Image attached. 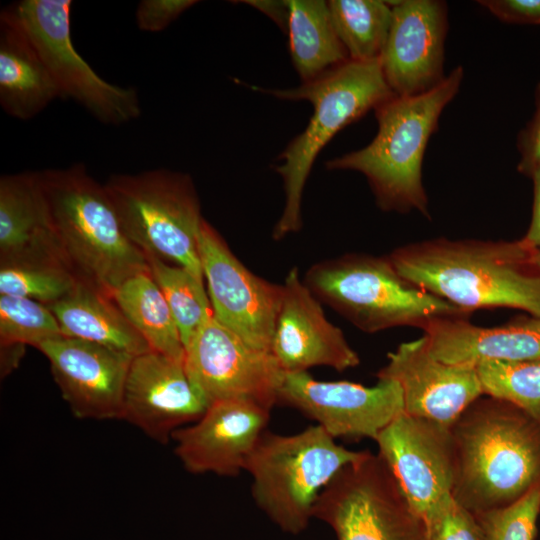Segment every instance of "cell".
Wrapping results in <instances>:
<instances>
[{"mask_svg": "<svg viewBox=\"0 0 540 540\" xmlns=\"http://www.w3.org/2000/svg\"><path fill=\"white\" fill-rule=\"evenodd\" d=\"M531 253L522 240L436 238L387 257L402 277L464 311L503 307L540 317V273Z\"/></svg>", "mask_w": 540, "mask_h": 540, "instance_id": "obj_1", "label": "cell"}, {"mask_svg": "<svg viewBox=\"0 0 540 540\" xmlns=\"http://www.w3.org/2000/svg\"><path fill=\"white\" fill-rule=\"evenodd\" d=\"M57 249L77 278L110 296L149 272L146 256L126 236L104 186L83 165L39 172Z\"/></svg>", "mask_w": 540, "mask_h": 540, "instance_id": "obj_2", "label": "cell"}, {"mask_svg": "<svg viewBox=\"0 0 540 540\" xmlns=\"http://www.w3.org/2000/svg\"><path fill=\"white\" fill-rule=\"evenodd\" d=\"M463 68H454L433 89L414 96H393L374 111L378 131L364 148L326 163L330 170L362 173L386 212L413 210L430 218L422 182V164L428 141L438 128L444 108L458 93Z\"/></svg>", "mask_w": 540, "mask_h": 540, "instance_id": "obj_3", "label": "cell"}, {"mask_svg": "<svg viewBox=\"0 0 540 540\" xmlns=\"http://www.w3.org/2000/svg\"><path fill=\"white\" fill-rule=\"evenodd\" d=\"M511 408L480 397L451 427L453 497L472 513L509 505L540 483L539 437Z\"/></svg>", "mask_w": 540, "mask_h": 540, "instance_id": "obj_4", "label": "cell"}, {"mask_svg": "<svg viewBox=\"0 0 540 540\" xmlns=\"http://www.w3.org/2000/svg\"><path fill=\"white\" fill-rule=\"evenodd\" d=\"M252 89L279 99L306 100L313 115L305 130L297 135L277 157L275 171L281 176L285 203L273 228L278 241L302 228V196L315 159L325 145L344 127L395 96L388 86L379 60H348L319 76L286 90Z\"/></svg>", "mask_w": 540, "mask_h": 540, "instance_id": "obj_5", "label": "cell"}, {"mask_svg": "<svg viewBox=\"0 0 540 540\" xmlns=\"http://www.w3.org/2000/svg\"><path fill=\"white\" fill-rule=\"evenodd\" d=\"M303 281L320 302L366 333L401 326L423 330L439 318L471 315L402 277L387 256L349 253L316 262Z\"/></svg>", "mask_w": 540, "mask_h": 540, "instance_id": "obj_6", "label": "cell"}, {"mask_svg": "<svg viewBox=\"0 0 540 540\" xmlns=\"http://www.w3.org/2000/svg\"><path fill=\"white\" fill-rule=\"evenodd\" d=\"M365 452L338 444L318 425L292 435L265 431L244 471L251 476L256 504L281 527L296 532L336 474Z\"/></svg>", "mask_w": 540, "mask_h": 540, "instance_id": "obj_7", "label": "cell"}, {"mask_svg": "<svg viewBox=\"0 0 540 540\" xmlns=\"http://www.w3.org/2000/svg\"><path fill=\"white\" fill-rule=\"evenodd\" d=\"M104 186L126 236L146 258L184 267L205 281L198 247L204 218L189 174H114Z\"/></svg>", "mask_w": 540, "mask_h": 540, "instance_id": "obj_8", "label": "cell"}, {"mask_svg": "<svg viewBox=\"0 0 540 540\" xmlns=\"http://www.w3.org/2000/svg\"><path fill=\"white\" fill-rule=\"evenodd\" d=\"M71 7L70 0H23L4 10L38 51L61 98L74 100L107 125L137 119L141 106L136 90L105 81L74 48Z\"/></svg>", "mask_w": 540, "mask_h": 540, "instance_id": "obj_9", "label": "cell"}, {"mask_svg": "<svg viewBox=\"0 0 540 540\" xmlns=\"http://www.w3.org/2000/svg\"><path fill=\"white\" fill-rule=\"evenodd\" d=\"M313 515L326 520L338 540H429L390 469L370 451L336 474Z\"/></svg>", "mask_w": 540, "mask_h": 540, "instance_id": "obj_10", "label": "cell"}, {"mask_svg": "<svg viewBox=\"0 0 540 540\" xmlns=\"http://www.w3.org/2000/svg\"><path fill=\"white\" fill-rule=\"evenodd\" d=\"M198 247L213 317L250 346L270 353L282 284L252 273L205 219Z\"/></svg>", "mask_w": 540, "mask_h": 540, "instance_id": "obj_11", "label": "cell"}, {"mask_svg": "<svg viewBox=\"0 0 540 540\" xmlns=\"http://www.w3.org/2000/svg\"><path fill=\"white\" fill-rule=\"evenodd\" d=\"M386 463L413 511L428 521L453 497L451 428L403 412L377 436Z\"/></svg>", "mask_w": 540, "mask_h": 540, "instance_id": "obj_12", "label": "cell"}, {"mask_svg": "<svg viewBox=\"0 0 540 540\" xmlns=\"http://www.w3.org/2000/svg\"><path fill=\"white\" fill-rule=\"evenodd\" d=\"M184 367L210 405L247 399L272 408L283 372L273 356L258 350L209 316L185 346Z\"/></svg>", "mask_w": 540, "mask_h": 540, "instance_id": "obj_13", "label": "cell"}, {"mask_svg": "<svg viewBox=\"0 0 540 540\" xmlns=\"http://www.w3.org/2000/svg\"><path fill=\"white\" fill-rule=\"evenodd\" d=\"M277 402L317 422L334 439L375 441L379 433L404 412L403 394L393 380L374 386L350 381H321L308 372L284 373Z\"/></svg>", "mask_w": 540, "mask_h": 540, "instance_id": "obj_14", "label": "cell"}, {"mask_svg": "<svg viewBox=\"0 0 540 540\" xmlns=\"http://www.w3.org/2000/svg\"><path fill=\"white\" fill-rule=\"evenodd\" d=\"M376 377L398 383L405 413L449 428L484 395L475 367L435 358L425 336L403 342L388 353Z\"/></svg>", "mask_w": 540, "mask_h": 540, "instance_id": "obj_15", "label": "cell"}, {"mask_svg": "<svg viewBox=\"0 0 540 540\" xmlns=\"http://www.w3.org/2000/svg\"><path fill=\"white\" fill-rule=\"evenodd\" d=\"M209 406L191 383L184 361L150 350L133 357L123 392L122 420L161 444L198 420Z\"/></svg>", "mask_w": 540, "mask_h": 540, "instance_id": "obj_16", "label": "cell"}, {"mask_svg": "<svg viewBox=\"0 0 540 540\" xmlns=\"http://www.w3.org/2000/svg\"><path fill=\"white\" fill-rule=\"evenodd\" d=\"M270 354L284 373L317 366L344 371L360 364L359 355L343 331L327 319L297 267L288 271L282 284Z\"/></svg>", "mask_w": 540, "mask_h": 540, "instance_id": "obj_17", "label": "cell"}, {"mask_svg": "<svg viewBox=\"0 0 540 540\" xmlns=\"http://www.w3.org/2000/svg\"><path fill=\"white\" fill-rule=\"evenodd\" d=\"M387 2L393 16L379 59L385 80L396 96L425 93L446 77L447 5L438 0Z\"/></svg>", "mask_w": 540, "mask_h": 540, "instance_id": "obj_18", "label": "cell"}, {"mask_svg": "<svg viewBox=\"0 0 540 540\" xmlns=\"http://www.w3.org/2000/svg\"><path fill=\"white\" fill-rule=\"evenodd\" d=\"M270 411L247 399L213 402L198 420L172 434L174 453L190 473L236 476L266 431Z\"/></svg>", "mask_w": 540, "mask_h": 540, "instance_id": "obj_19", "label": "cell"}, {"mask_svg": "<svg viewBox=\"0 0 540 540\" xmlns=\"http://www.w3.org/2000/svg\"><path fill=\"white\" fill-rule=\"evenodd\" d=\"M37 349L73 415L80 419H121L125 381L132 356L90 341L59 336Z\"/></svg>", "mask_w": 540, "mask_h": 540, "instance_id": "obj_20", "label": "cell"}, {"mask_svg": "<svg viewBox=\"0 0 540 540\" xmlns=\"http://www.w3.org/2000/svg\"><path fill=\"white\" fill-rule=\"evenodd\" d=\"M468 319L439 318L423 329L435 358L471 367L481 361L540 360V317L497 327L476 326Z\"/></svg>", "mask_w": 540, "mask_h": 540, "instance_id": "obj_21", "label": "cell"}, {"mask_svg": "<svg viewBox=\"0 0 540 540\" xmlns=\"http://www.w3.org/2000/svg\"><path fill=\"white\" fill-rule=\"evenodd\" d=\"M60 97L38 51L16 21L0 16V104L10 117L29 120Z\"/></svg>", "mask_w": 540, "mask_h": 540, "instance_id": "obj_22", "label": "cell"}, {"mask_svg": "<svg viewBox=\"0 0 540 540\" xmlns=\"http://www.w3.org/2000/svg\"><path fill=\"white\" fill-rule=\"evenodd\" d=\"M45 253L60 255L50 229L39 172L2 175L0 261Z\"/></svg>", "mask_w": 540, "mask_h": 540, "instance_id": "obj_23", "label": "cell"}, {"mask_svg": "<svg viewBox=\"0 0 540 540\" xmlns=\"http://www.w3.org/2000/svg\"><path fill=\"white\" fill-rule=\"evenodd\" d=\"M63 336L78 338L132 357L150 351L109 294L83 282L62 299L46 305Z\"/></svg>", "mask_w": 540, "mask_h": 540, "instance_id": "obj_24", "label": "cell"}, {"mask_svg": "<svg viewBox=\"0 0 540 540\" xmlns=\"http://www.w3.org/2000/svg\"><path fill=\"white\" fill-rule=\"evenodd\" d=\"M288 2L289 49L302 83L312 81L350 60L335 31L327 1Z\"/></svg>", "mask_w": 540, "mask_h": 540, "instance_id": "obj_25", "label": "cell"}, {"mask_svg": "<svg viewBox=\"0 0 540 540\" xmlns=\"http://www.w3.org/2000/svg\"><path fill=\"white\" fill-rule=\"evenodd\" d=\"M112 297L151 350L184 361L185 349L178 328L150 271L127 279Z\"/></svg>", "mask_w": 540, "mask_h": 540, "instance_id": "obj_26", "label": "cell"}, {"mask_svg": "<svg viewBox=\"0 0 540 540\" xmlns=\"http://www.w3.org/2000/svg\"><path fill=\"white\" fill-rule=\"evenodd\" d=\"M335 31L349 59L379 60L392 23V7L380 0L327 1Z\"/></svg>", "mask_w": 540, "mask_h": 540, "instance_id": "obj_27", "label": "cell"}, {"mask_svg": "<svg viewBox=\"0 0 540 540\" xmlns=\"http://www.w3.org/2000/svg\"><path fill=\"white\" fill-rule=\"evenodd\" d=\"M79 282L58 254L0 261V295L25 297L50 305L69 294Z\"/></svg>", "mask_w": 540, "mask_h": 540, "instance_id": "obj_28", "label": "cell"}, {"mask_svg": "<svg viewBox=\"0 0 540 540\" xmlns=\"http://www.w3.org/2000/svg\"><path fill=\"white\" fill-rule=\"evenodd\" d=\"M147 260L150 274L168 303L185 349L198 328L212 315L205 281L184 267L154 257H147Z\"/></svg>", "mask_w": 540, "mask_h": 540, "instance_id": "obj_29", "label": "cell"}, {"mask_svg": "<svg viewBox=\"0 0 540 540\" xmlns=\"http://www.w3.org/2000/svg\"><path fill=\"white\" fill-rule=\"evenodd\" d=\"M474 367L483 394L517 407L540 423V360L481 361Z\"/></svg>", "mask_w": 540, "mask_h": 540, "instance_id": "obj_30", "label": "cell"}, {"mask_svg": "<svg viewBox=\"0 0 540 540\" xmlns=\"http://www.w3.org/2000/svg\"><path fill=\"white\" fill-rule=\"evenodd\" d=\"M62 335L60 325L45 305L30 298L0 295V345L35 348Z\"/></svg>", "mask_w": 540, "mask_h": 540, "instance_id": "obj_31", "label": "cell"}, {"mask_svg": "<svg viewBox=\"0 0 540 540\" xmlns=\"http://www.w3.org/2000/svg\"><path fill=\"white\" fill-rule=\"evenodd\" d=\"M540 513V483L504 507L478 512L485 540H534Z\"/></svg>", "mask_w": 540, "mask_h": 540, "instance_id": "obj_32", "label": "cell"}, {"mask_svg": "<svg viewBox=\"0 0 540 540\" xmlns=\"http://www.w3.org/2000/svg\"><path fill=\"white\" fill-rule=\"evenodd\" d=\"M429 540H485L471 511L452 497L426 524Z\"/></svg>", "mask_w": 540, "mask_h": 540, "instance_id": "obj_33", "label": "cell"}, {"mask_svg": "<svg viewBox=\"0 0 540 540\" xmlns=\"http://www.w3.org/2000/svg\"><path fill=\"white\" fill-rule=\"evenodd\" d=\"M197 3L195 0H142L136 9V23L144 32H160Z\"/></svg>", "mask_w": 540, "mask_h": 540, "instance_id": "obj_34", "label": "cell"}, {"mask_svg": "<svg viewBox=\"0 0 540 540\" xmlns=\"http://www.w3.org/2000/svg\"><path fill=\"white\" fill-rule=\"evenodd\" d=\"M520 161L518 171L528 177L540 169V83L535 90V112L518 135L517 141Z\"/></svg>", "mask_w": 540, "mask_h": 540, "instance_id": "obj_35", "label": "cell"}, {"mask_svg": "<svg viewBox=\"0 0 540 540\" xmlns=\"http://www.w3.org/2000/svg\"><path fill=\"white\" fill-rule=\"evenodd\" d=\"M478 3L502 22L540 24V0H481Z\"/></svg>", "mask_w": 540, "mask_h": 540, "instance_id": "obj_36", "label": "cell"}, {"mask_svg": "<svg viewBox=\"0 0 540 540\" xmlns=\"http://www.w3.org/2000/svg\"><path fill=\"white\" fill-rule=\"evenodd\" d=\"M533 181V209L529 229L523 243L530 250L540 249V169L531 177Z\"/></svg>", "mask_w": 540, "mask_h": 540, "instance_id": "obj_37", "label": "cell"}, {"mask_svg": "<svg viewBox=\"0 0 540 540\" xmlns=\"http://www.w3.org/2000/svg\"><path fill=\"white\" fill-rule=\"evenodd\" d=\"M244 3L249 4L262 13L266 14L269 18L274 20L276 24L287 30L288 19H289V2L285 1H268V0H251L244 1Z\"/></svg>", "mask_w": 540, "mask_h": 540, "instance_id": "obj_38", "label": "cell"}, {"mask_svg": "<svg viewBox=\"0 0 540 540\" xmlns=\"http://www.w3.org/2000/svg\"><path fill=\"white\" fill-rule=\"evenodd\" d=\"M530 264L536 271L540 273V249L532 250Z\"/></svg>", "mask_w": 540, "mask_h": 540, "instance_id": "obj_39", "label": "cell"}]
</instances>
